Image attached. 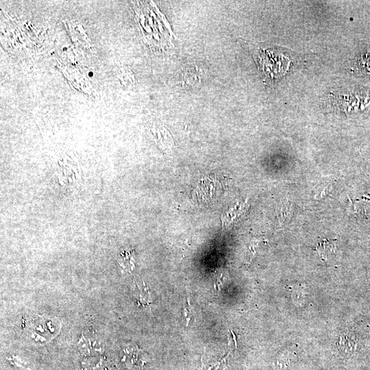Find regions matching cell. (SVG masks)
I'll list each match as a JSON object with an SVG mask.
<instances>
[{"mask_svg":"<svg viewBox=\"0 0 370 370\" xmlns=\"http://www.w3.org/2000/svg\"><path fill=\"white\" fill-rule=\"evenodd\" d=\"M184 316L186 317V323H187V325H188V323H189V321L190 320V319H191V317H192V316L193 314L192 308H191L190 305L189 304L188 302V308H186V306L184 307Z\"/></svg>","mask_w":370,"mask_h":370,"instance_id":"cell-4","label":"cell"},{"mask_svg":"<svg viewBox=\"0 0 370 370\" xmlns=\"http://www.w3.org/2000/svg\"><path fill=\"white\" fill-rule=\"evenodd\" d=\"M317 250L323 258H328L330 253L333 252L334 246L329 242H323L322 245L318 246Z\"/></svg>","mask_w":370,"mask_h":370,"instance_id":"cell-3","label":"cell"},{"mask_svg":"<svg viewBox=\"0 0 370 370\" xmlns=\"http://www.w3.org/2000/svg\"><path fill=\"white\" fill-rule=\"evenodd\" d=\"M77 347L81 353L91 354L102 352L103 345L97 337L82 334Z\"/></svg>","mask_w":370,"mask_h":370,"instance_id":"cell-2","label":"cell"},{"mask_svg":"<svg viewBox=\"0 0 370 370\" xmlns=\"http://www.w3.org/2000/svg\"><path fill=\"white\" fill-rule=\"evenodd\" d=\"M59 328L60 323L57 319L38 316L29 322L27 333L30 338L42 343L55 336Z\"/></svg>","mask_w":370,"mask_h":370,"instance_id":"cell-1","label":"cell"}]
</instances>
